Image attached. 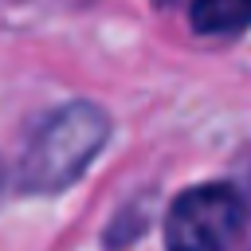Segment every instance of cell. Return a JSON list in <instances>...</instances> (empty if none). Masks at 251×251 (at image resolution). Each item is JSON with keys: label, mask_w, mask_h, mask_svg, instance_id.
Here are the masks:
<instances>
[{"label": "cell", "mask_w": 251, "mask_h": 251, "mask_svg": "<svg viewBox=\"0 0 251 251\" xmlns=\"http://www.w3.org/2000/svg\"><path fill=\"white\" fill-rule=\"evenodd\" d=\"M110 114L90 102V98H75L55 106L27 137L20 165H16V184L20 192L31 196H55L63 188H71L90 161L102 153V145L110 141Z\"/></svg>", "instance_id": "6da1fadb"}, {"label": "cell", "mask_w": 251, "mask_h": 251, "mask_svg": "<svg viewBox=\"0 0 251 251\" xmlns=\"http://www.w3.org/2000/svg\"><path fill=\"white\" fill-rule=\"evenodd\" d=\"M247 196L235 184L212 180L184 188L165 216L169 251H231L247 227Z\"/></svg>", "instance_id": "7a4b0ae2"}, {"label": "cell", "mask_w": 251, "mask_h": 251, "mask_svg": "<svg viewBox=\"0 0 251 251\" xmlns=\"http://www.w3.org/2000/svg\"><path fill=\"white\" fill-rule=\"evenodd\" d=\"M188 20H192V31L212 39L243 35L251 27V0H192Z\"/></svg>", "instance_id": "3957f363"}, {"label": "cell", "mask_w": 251, "mask_h": 251, "mask_svg": "<svg viewBox=\"0 0 251 251\" xmlns=\"http://www.w3.org/2000/svg\"><path fill=\"white\" fill-rule=\"evenodd\" d=\"M0 200H4V165H0Z\"/></svg>", "instance_id": "277c9868"}]
</instances>
